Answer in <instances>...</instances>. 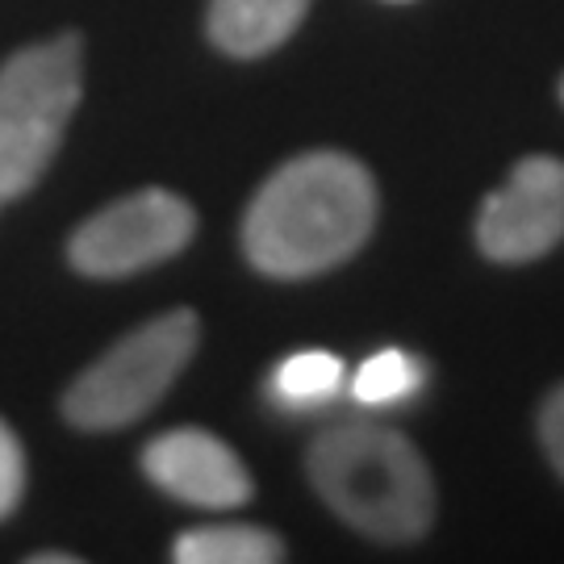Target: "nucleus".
Masks as SVG:
<instances>
[{"instance_id":"f257e3e1","label":"nucleus","mask_w":564,"mask_h":564,"mask_svg":"<svg viewBox=\"0 0 564 564\" xmlns=\"http://www.w3.org/2000/svg\"><path fill=\"white\" fill-rule=\"evenodd\" d=\"M377 226V184L343 151H310L276 167L242 218V251L256 272L305 281L339 268Z\"/></svg>"},{"instance_id":"f03ea898","label":"nucleus","mask_w":564,"mask_h":564,"mask_svg":"<svg viewBox=\"0 0 564 564\" xmlns=\"http://www.w3.org/2000/svg\"><path fill=\"white\" fill-rule=\"evenodd\" d=\"M310 481L343 523L381 544H410L435 519V485L419 447L377 423L323 431L310 456Z\"/></svg>"},{"instance_id":"7ed1b4c3","label":"nucleus","mask_w":564,"mask_h":564,"mask_svg":"<svg viewBox=\"0 0 564 564\" xmlns=\"http://www.w3.org/2000/svg\"><path fill=\"white\" fill-rule=\"evenodd\" d=\"M80 97V34L34 42L0 63V209L42 181Z\"/></svg>"},{"instance_id":"20e7f679","label":"nucleus","mask_w":564,"mask_h":564,"mask_svg":"<svg viewBox=\"0 0 564 564\" xmlns=\"http://www.w3.org/2000/svg\"><path fill=\"white\" fill-rule=\"evenodd\" d=\"M202 323L193 310H167L130 330L63 393V419L80 431H118L139 423L193 360Z\"/></svg>"},{"instance_id":"39448f33","label":"nucleus","mask_w":564,"mask_h":564,"mask_svg":"<svg viewBox=\"0 0 564 564\" xmlns=\"http://www.w3.org/2000/svg\"><path fill=\"white\" fill-rule=\"evenodd\" d=\"M197 230L193 205L167 188H142L105 205L72 235L67 260L93 281H121L181 256Z\"/></svg>"},{"instance_id":"423d86ee","label":"nucleus","mask_w":564,"mask_h":564,"mask_svg":"<svg viewBox=\"0 0 564 564\" xmlns=\"http://www.w3.org/2000/svg\"><path fill=\"white\" fill-rule=\"evenodd\" d=\"M564 239V163L527 155L477 214V247L498 263H527Z\"/></svg>"},{"instance_id":"0eeeda50","label":"nucleus","mask_w":564,"mask_h":564,"mask_svg":"<svg viewBox=\"0 0 564 564\" xmlns=\"http://www.w3.org/2000/svg\"><path fill=\"white\" fill-rule=\"evenodd\" d=\"M142 473L163 494L197 510H239L256 494L251 473L242 468L239 456L218 435L197 426H181L151 440L142 452Z\"/></svg>"},{"instance_id":"6e6552de","label":"nucleus","mask_w":564,"mask_h":564,"mask_svg":"<svg viewBox=\"0 0 564 564\" xmlns=\"http://www.w3.org/2000/svg\"><path fill=\"white\" fill-rule=\"evenodd\" d=\"M310 0H209V39L235 59H260L293 39Z\"/></svg>"},{"instance_id":"1a4fd4ad","label":"nucleus","mask_w":564,"mask_h":564,"mask_svg":"<svg viewBox=\"0 0 564 564\" xmlns=\"http://www.w3.org/2000/svg\"><path fill=\"white\" fill-rule=\"evenodd\" d=\"M172 556L181 564H272L284 556V540L263 527L218 523L176 535Z\"/></svg>"},{"instance_id":"9d476101","label":"nucleus","mask_w":564,"mask_h":564,"mask_svg":"<svg viewBox=\"0 0 564 564\" xmlns=\"http://www.w3.org/2000/svg\"><path fill=\"white\" fill-rule=\"evenodd\" d=\"M347 381V368L339 356H330L323 347L297 351L272 372V398L289 410H318L326 405Z\"/></svg>"},{"instance_id":"9b49d317","label":"nucleus","mask_w":564,"mask_h":564,"mask_svg":"<svg viewBox=\"0 0 564 564\" xmlns=\"http://www.w3.org/2000/svg\"><path fill=\"white\" fill-rule=\"evenodd\" d=\"M419 389H423V364L414 360L410 351H402V347H384L377 356H368L356 368V377H351V398L360 405H368V410H377V405H402Z\"/></svg>"},{"instance_id":"f8f14e48","label":"nucleus","mask_w":564,"mask_h":564,"mask_svg":"<svg viewBox=\"0 0 564 564\" xmlns=\"http://www.w3.org/2000/svg\"><path fill=\"white\" fill-rule=\"evenodd\" d=\"M25 489V456H21L18 435L0 423V519H9Z\"/></svg>"},{"instance_id":"ddd939ff","label":"nucleus","mask_w":564,"mask_h":564,"mask_svg":"<svg viewBox=\"0 0 564 564\" xmlns=\"http://www.w3.org/2000/svg\"><path fill=\"white\" fill-rule=\"evenodd\" d=\"M540 440H544L547 460L556 464V473L564 477V384L552 389V398L540 410Z\"/></svg>"},{"instance_id":"4468645a","label":"nucleus","mask_w":564,"mask_h":564,"mask_svg":"<svg viewBox=\"0 0 564 564\" xmlns=\"http://www.w3.org/2000/svg\"><path fill=\"white\" fill-rule=\"evenodd\" d=\"M30 564H76V556H63V552H39V556H30Z\"/></svg>"},{"instance_id":"2eb2a0df","label":"nucleus","mask_w":564,"mask_h":564,"mask_svg":"<svg viewBox=\"0 0 564 564\" xmlns=\"http://www.w3.org/2000/svg\"><path fill=\"white\" fill-rule=\"evenodd\" d=\"M561 101H564V80H561Z\"/></svg>"},{"instance_id":"dca6fc26","label":"nucleus","mask_w":564,"mask_h":564,"mask_svg":"<svg viewBox=\"0 0 564 564\" xmlns=\"http://www.w3.org/2000/svg\"><path fill=\"white\" fill-rule=\"evenodd\" d=\"M393 4H405V0H393Z\"/></svg>"}]
</instances>
